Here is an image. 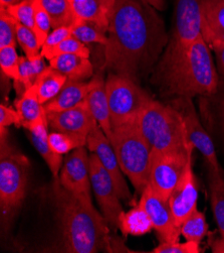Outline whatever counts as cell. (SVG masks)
Returning a JSON list of instances; mask_svg holds the SVG:
<instances>
[{
  "label": "cell",
  "mask_w": 224,
  "mask_h": 253,
  "mask_svg": "<svg viewBox=\"0 0 224 253\" xmlns=\"http://www.w3.org/2000/svg\"><path fill=\"white\" fill-rule=\"evenodd\" d=\"M103 69L139 84L167 46L163 19L146 0H116Z\"/></svg>",
  "instance_id": "6da1fadb"
},
{
  "label": "cell",
  "mask_w": 224,
  "mask_h": 253,
  "mask_svg": "<svg viewBox=\"0 0 224 253\" xmlns=\"http://www.w3.org/2000/svg\"><path fill=\"white\" fill-rule=\"evenodd\" d=\"M153 81L167 96L193 98L215 93L218 74L203 37L184 48H166Z\"/></svg>",
  "instance_id": "7a4b0ae2"
},
{
  "label": "cell",
  "mask_w": 224,
  "mask_h": 253,
  "mask_svg": "<svg viewBox=\"0 0 224 253\" xmlns=\"http://www.w3.org/2000/svg\"><path fill=\"white\" fill-rule=\"evenodd\" d=\"M51 195L60 225L63 252H113L109 223L93 203L65 190L59 178H55Z\"/></svg>",
  "instance_id": "3957f363"
},
{
  "label": "cell",
  "mask_w": 224,
  "mask_h": 253,
  "mask_svg": "<svg viewBox=\"0 0 224 253\" xmlns=\"http://www.w3.org/2000/svg\"><path fill=\"white\" fill-rule=\"evenodd\" d=\"M137 122L153 153L194 148L188 140L182 114L173 105L153 99L139 114Z\"/></svg>",
  "instance_id": "277c9868"
},
{
  "label": "cell",
  "mask_w": 224,
  "mask_h": 253,
  "mask_svg": "<svg viewBox=\"0 0 224 253\" xmlns=\"http://www.w3.org/2000/svg\"><path fill=\"white\" fill-rule=\"evenodd\" d=\"M7 127H0V214L3 227H8L26 198L30 161L8 141Z\"/></svg>",
  "instance_id": "5b68a950"
},
{
  "label": "cell",
  "mask_w": 224,
  "mask_h": 253,
  "mask_svg": "<svg viewBox=\"0 0 224 253\" xmlns=\"http://www.w3.org/2000/svg\"><path fill=\"white\" fill-rule=\"evenodd\" d=\"M110 141L123 173L142 194L149 184L152 148L140 130L137 119L113 127Z\"/></svg>",
  "instance_id": "8992f818"
},
{
  "label": "cell",
  "mask_w": 224,
  "mask_h": 253,
  "mask_svg": "<svg viewBox=\"0 0 224 253\" xmlns=\"http://www.w3.org/2000/svg\"><path fill=\"white\" fill-rule=\"evenodd\" d=\"M112 128L138 118L153 98L135 81L110 73L106 81Z\"/></svg>",
  "instance_id": "52a82bcc"
},
{
  "label": "cell",
  "mask_w": 224,
  "mask_h": 253,
  "mask_svg": "<svg viewBox=\"0 0 224 253\" xmlns=\"http://www.w3.org/2000/svg\"><path fill=\"white\" fill-rule=\"evenodd\" d=\"M192 149L169 153H153L151 156L149 184L162 199H169L187 168L192 162Z\"/></svg>",
  "instance_id": "ba28073f"
},
{
  "label": "cell",
  "mask_w": 224,
  "mask_h": 253,
  "mask_svg": "<svg viewBox=\"0 0 224 253\" xmlns=\"http://www.w3.org/2000/svg\"><path fill=\"white\" fill-rule=\"evenodd\" d=\"M90 175L92 188L102 214L109 223L110 228L118 229L119 217L124 212L120 197L109 172L99 163L97 157L90 155Z\"/></svg>",
  "instance_id": "9c48e42d"
},
{
  "label": "cell",
  "mask_w": 224,
  "mask_h": 253,
  "mask_svg": "<svg viewBox=\"0 0 224 253\" xmlns=\"http://www.w3.org/2000/svg\"><path fill=\"white\" fill-rule=\"evenodd\" d=\"M202 36V0H176L175 23L166 48H184Z\"/></svg>",
  "instance_id": "30bf717a"
},
{
  "label": "cell",
  "mask_w": 224,
  "mask_h": 253,
  "mask_svg": "<svg viewBox=\"0 0 224 253\" xmlns=\"http://www.w3.org/2000/svg\"><path fill=\"white\" fill-rule=\"evenodd\" d=\"M87 146H82L67 154L60 175L62 186L72 195L88 203H93L91 197L90 156Z\"/></svg>",
  "instance_id": "8fae6325"
},
{
  "label": "cell",
  "mask_w": 224,
  "mask_h": 253,
  "mask_svg": "<svg viewBox=\"0 0 224 253\" xmlns=\"http://www.w3.org/2000/svg\"><path fill=\"white\" fill-rule=\"evenodd\" d=\"M87 148L97 157L99 163L102 164V166L111 175L120 199L131 201L132 195L127 182L124 179L123 171L115 150L110 139L104 133L102 128L99 127L97 122L93 126L92 130L87 137Z\"/></svg>",
  "instance_id": "7c38bea8"
},
{
  "label": "cell",
  "mask_w": 224,
  "mask_h": 253,
  "mask_svg": "<svg viewBox=\"0 0 224 253\" xmlns=\"http://www.w3.org/2000/svg\"><path fill=\"white\" fill-rule=\"evenodd\" d=\"M173 106L176 107L182 114L188 140L194 148L198 149L202 154L208 164L209 169L222 172L218 163L215 146L199 120L191 98H177L173 102Z\"/></svg>",
  "instance_id": "4fadbf2b"
},
{
  "label": "cell",
  "mask_w": 224,
  "mask_h": 253,
  "mask_svg": "<svg viewBox=\"0 0 224 253\" xmlns=\"http://www.w3.org/2000/svg\"><path fill=\"white\" fill-rule=\"evenodd\" d=\"M139 204L150 217L153 229L156 230L161 242H176L179 240L181 229L172 214L169 202L158 196L150 186L141 194Z\"/></svg>",
  "instance_id": "5bb4252c"
},
{
  "label": "cell",
  "mask_w": 224,
  "mask_h": 253,
  "mask_svg": "<svg viewBox=\"0 0 224 253\" xmlns=\"http://www.w3.org/2000/svg\"><path fill=\"white\" fill-rule=\"evenodd\" d=\"M197 201L198 187L191 162L168 199L174 219L180 229L183 222L197 209Z\"/></svg>",
  "instance_id": "9a60e30c"
},
{
  "label": "cell",
  "mask_w": 224,
  "mask_h": 253,
  "mask_svg": "<svg viewBox=\"0 0 224 253\" xmlns=\"http://www.w3.org/2000/svg\"><path fill=\"white\" fill-rule=\"evenodd\" d=\"M48 126L60 132L80 134L88 137L93 126L96 123L87 102L82 105L61 112L46 111Z\"/></svg>",
  "instance_id": "2e32d148"
},
{
  "label": "cell",
  "mask_w": 224,
  "mask_h": 253,
  "mask_svg": "<svg viewBox=\"0 0 224 253\" xmlns=\"http://www.w3.org/2000/svg\"><path fill=\"white\" fill-rule=\"evenodd\" d=\"M92 81V89L87 97V105L94 118L102 128L104 133L110 137L113 133L109 101L106 92V82L102 74L97 73Z\"/></svg>",
  "instance_id": "e0dca14e"
},
{
  "label": "cell",
  "mask_w": 224,
  "mask_h": 253,
  "mask_svg": "<svg viewBox=\"0 0 224 253\" xmlns=\"http://www.w3.org/2000/svg\"><path fill=\"white\" fill-rule=\"evenodd\" d=\"M14 105L20 116L21 126L27 130L32 131L42 124H48L44 105L39 102L33 86L24 91Z\"/></svg>",
  "instance_id": "ac0fdd59"
},
{
  "label": "cell",
  "mask_w": 224,
  "mask_h": 253,
  "mask_svg": "<svg viewBox=\"0 0 224 253\" xmlns=\"http://www.w3.org/2000/svg\"><path fill=\"white\" fill-rule=\"evenodd\" d=\"M91 89L92 81L67 80L61 92L44 104V109L48 112H61L78 107L86 102Z\"/></svg>",
  "instance_id": "d6986e66"
},
{
  "label": "cell",
  "mask_w": 224,
  "mask_h": 253,
  "mask_svg": "<svg viewBox=\"0 0 224 253\" xmlns=\"http://www.w3.org/2000/svg\"><path fill=\"white\" fill-rule=\"evenodd\" d=\"M202 36L209 46L224 41V0H202Z\"/></svg>",
  "instance_id": "ffe728a7"
},
{
  "label": "cell",
  "mask_w": 224,
  "mask_h": 253,
  "mask_svg": "<svg viewBox=\"0 0 224 253\" xmlns=\"http://www.w3.org/2000/svg\"><path fill=\"white\" fill-rule=\"evenodd\" d=\"M49 66L71 81H86L94 76V67L90 59L78 55L57 56L49 61Z\"/></svg>",
  "instance_id": "44dd1931"
},
{
  "label": "cell",
  "mask_w": 224,
  "mask_h": 253,
  "mask_svg": "<svg viewBox=\"0 0 224 253\" xmlns=\"http://www.w3.org/2000/svg\"><path fill=\"white\" fill-rule=\"evenodd\" d=\"M118 229L123 235L141 236L153 229L152 221L146 210L138 203L130 211H124L119 217Z\"/></svg>",
  "instance_id": "7402d4cb"
},
{
  "label": "cell",
  "mask_w": 224,
  "mask_h": 253,
  "mask_svg": "<svg viewBox=\"0 0 224 253\" xmlns=\"http://www.w3.org/2000/svg\"><path fill=\"white\" fill-rule=\"evenodd\" d=\"M48 124H42L32 131H30V139L34 148L51 169L54 178H59L63 167V156L57 154L48 142Z\"/></svg>",
  "instance_id": "603a6c76"
},
{
  "label": "cell",
  "mask_w": 224,
  "mask_h": 253,
  "mask_svg": "<svg viewBox=\"0 0 224 253\" xmlns=\"http://www.w3.org/2000/svg\"><path fill=\"white\" fill-rule=\"evenodd\" d=\"M66 81L67 78L64 74L51 66L46 67L33 84L39 102L44 105L53 100L64 88Z\"/></svg>",
  "instance_id": "cb8c5ba5"
},
{
  "label": "cell",
  "mask_w": 224,
  "mask_h": 253,
  "mask_svg": "<svg viewBox=\"0 0 224 253\" xmlns=\"http://www.w3.org/2000/svg\"><path fill=\"white\" fill-rule=\"evenodd\" d=\"M71 5L77 18L93 22L108 33L110 14L101 0H71Z\"/></svg>",
  "instance_id": "d4e9b609"
},
{
  "label": "cell",
  "mask_w": 224,
  "mask_h": 253,
  "mask_svg": "<svg viewBox=\"0 0 224 253\" xmlns=\"http://www.w3.org/2000/svg\"><path fill=\"white\" fill-rule=\"evenodd\" d=\"M209 192L213 216L217 223L220 238L224 242V179L222 172L209 169Z\"/></svg>",
  "instance_id": "484cf974"
},
{
  "label": "cell",
  "mask_w": 224,
  "mask_h": 253,
  "mask_svg": "<svg viewBox=\"0 0 224 253\" xmlns=\"http://www.w3.org/2000/svg\"><path fill=\"white\" fill-rule=\"evenodd\" d=\"M52 19L53 28L70 27L76 21L70 0H38Z\"/></svg>",
  "instance_id": "4316f807"
},
{
  "label": "cell",
  "mask_w": 224,
  "mask_h": 253,
  "mask_svg": "<svg viewBox=\"0 0 224 253\" xmlns=\"http://www.w3.org/2000/svg\"><path fill=\"white\" fill-rule=\"evenodd\" d=\"M71 34L74 38H77L82 42L88 43H98L106 46L108 44L109 39L101 29L93 22L86 21L77 18L70 25Z\"/></svg>",
  "instance_id": "83f0119b"
},
{
  "label": "cell",
  "mask_w": 224,
  "mask_h": 253,
  "mask_svg": "<svg viewBox=\"0 0 224 253\" xmlns=\"http://www.w3.org/2000/svg\"><path fill=\"white\" fill-rule=\"evenodd\" d=\"M46 68L42 55H38L33 59L28 57L19 58V75L20 80L16 84H19L24 91L30 89L35 83L38 75Z\"/></svg>",
  "instance_id": "f1b7e54d"
},
{
  "label": "cell",
  "mask_w": 224,
  "mask_h": 253,
  "mask_svg": "<svg viewBox=\"0 0 224 253\" xmlns=\"http://www.w3.org/2000/svg\"><path fill=\"white\" fill-rule=\"evenodd\" d=\"M48 142L57 154L64 156L82 146H87V137L67 132L55 131L48 134Z\"/></svg>",
  "instance_id": "f546056e"
},
{
  "label": "cell",
  "mask_w": 224,
  "mask_h": 253,
  "mask_svg": "<svg viewBox=\"0 0 224 253\" xmlns=\"http://www.w3.org/2000/svg\"><path fill=\"white\" fill-rule=\"evenodd\" d=\"M208 224L202 212L196 209L182 224L181 234L186 241H193L200 243L207 235Z\"/></svg>",
  "instance_id": "4dcf8cb0"
},
{
  "label": "cell",
  "mask_w": 224,
  "mask_h": 253,
  "mask_svg": "<svg viewBox=\"0 0 224 253\" xmlns=\"http://www.w3.org/2000/svg\"><path fill=\"white\" fill-rule=\"evenodd\" d=\"M61 55H78L90 59V49L86 43L82 42L73 36H70L62 42L58 46L49 50L47 54L43 56V58L51 61L55 57Z\"/></svg>",
  "instance_id": "1f68e13d"
},
{
  "label": "cell",
  "mask_w": 224,
  "mask_h": 253,
  "mask_svg": "<svg viewBox=\"0 0 224 253\" xmlns=\"http://www.w3.org/2000/svg\"><path fill=\"white\" fill-rule=\"evenodd\" d=\"M19 58L15 45L0 47V67L6 77L19 82Z\"/></svg>",
  "instance_id": "d6a6232c"
},
{
  "label": "cell",
  "mask_w": 224,
  "mask_h": 253,
  "mask_svg": "<svg viewBox=\"0 0 224 253\" xmlns=\"http://www.w3.org/2000/svg\"><path fill=\"white\" fill-rule=\"evenodd\" d=\"M16 37L18 43L23 49L24 54H26V57L29 59H33L40 55L39 49H41V46L38 43L33 30L16 22Z\"/></svg>",
  "instance_id": "836d02e7"
},
{
  "label": "cell",
  "mask_w": 224,
  "mask_h": 253,
  "mask_svg": "<svg viewBox=\"0 0 224 253\" xmlns=\"http://www.w3.org/2000/svg\"><path fill=\"white\" fill-rule=\"evenodd\" d=\"M34 1L35 0H22V1L8 6L5 10L13 19L22 25L34 29ZM4 9V8H0ZM34 32V31H33Z\"/></svg>",
  "instance_id": "e575fe53"
},
{
  "label": "cell",
  "mask_w": 224,
  "mask_h": 253,
  "mask_svg": "<svg viewBox=\"0 0 224 253\" xmlns=\"http://www.w3.org/2000/svg\"><path fill=\"white\" fill-rule=\"evenodd\" d=\"M53 28L52 19L49 17L46 10L40 4L38 0L34 1V33L36 35L38 43L40 46L43 45L44 42L46 41L49 30Z\"/></svg>",
  "instance_id": "d590c367"
},
{
  "label": "cell",
  "mask_w": 224,
  "mask_h": 253,
  "mask_svg": "<svg viewBox=\"0 0 224 253\" xmlns=\"http://www.w3.org/2000/svg\"><path fill=\"white\" fill-rule=\"evenodd\" d=\"M16 42V21L5 9H0V47L15 45Z\"/></svg>",
  "instance_id": "8d00e7d4"
},
{
  "label": "cell",
  "mask_w": 224,
  "mask_h": 253,
  "mask_svg": "<svg viewBox=\"0 0 224 253\" xmlns=\"http://www.w3.org/2000/svg\"><path fill=\"white\" fill-rule=\"evenodd\" d=\"M153 253H199L200 247L199 243L186 241L185 243L176 242H161L152 250Z\"/></svg>",
  "instance_id": "74e56055"
},
{
  "label": "cell",
  "mask_w": 224,
  "mask_h": 253,
  "mask_svg": "<svg viewBox=\"0 0 224 253\" xmlns=\"http://www.w3.org/2000/svg\"><path fill=\"white\" fill-rule=\"evenodd\" d=\"M72 36L70 27H61L54 30L53 33L48 35L46 41L44 42L43 45L41 46L40 54L42 57L47 54L49 50H52L56 46H58L62 42H64L65 39Z\"/></svg>",
  "instance_id": "f35d334b"
},
{
  "label": "cell",
  "mask_w": 224,
  "mask_h": 253,
  "mask_svg": "<svg viewBox=\"0 0 224 253\" xmlns=\"http://www.w3.org/2000/svg\"><path fill=\"white\" fill-rule=\"evenodd\" d=\"M10 125H15L20 127L21 121L17 110L1 104L0 106V127H8Z\"/></svg>",
  "instance_id": "ab89813d"
},
{
  "label": "cell",
  "mask_w": 224,
  "mask_h": 253,
  "mask_svg": "<svg viewBox=\"0 0 224 253\" xmlns=\"http://www.w3.org/2000/svg\"><path fill=\"white\" fill-rule=\"evenodd\" d=\"M210 47L214 49V52L216 54L219 71L224 76V41L216 42V43L212 44Z\"/></svg>",
  "instance_id": "60d3db41"
},
{
  "label": "cell",
  "mask_w": 224,
  "mask_h": 253,
  "mask_svg": "<svg viewBox=\"0 0 224 253\" xmlns=\"http://www.w3.org/2000/svg\"><path fill=\"white\" fill-rule=\"evenodd\" d=\"M146 1L157 10H164L166 6V0H146Z\"/></svg>",
  "instance_id": "b9f144b4"
},
{
  "label": "cell",
  "mask_w": 224,
  "mask_h": 253,
  "mask_svg": "<svg viewBox=\"0 0 224 253\" xmlns=\"http://www.w3.org/2000/svg\"><path fill=\"white\" fill-rule=\"evenodd\" d=\"M22 1V0H0V8H7L10 5H13L15 3H18Z\"/></svg>",
  "instance_id": "7bdbcfd3"
},
{
  "label": "cell",
  "mask_w": 224,
  "mask_h": 253,
  "mask_svg": "<svg viewBox=\"0 0 224 253\" xmlns=\"http://www.w3.org/2000/svg\"><path fill=\"white\" fill-rule=\"evenodd\" d=\"M101 1L103 2L105 8L107 9V11L109 12V14H111V11L116 3V0H101Z\"/></svg>",
  "instance_id": "ee69618b"
},
{
  "label": "cell",
  "mask_w": 224,
  "mask_h": 253,
  "mask_svg": "<svg viewBox=\"0 0 224 253\" xmlns=\"http://www.w3.org/2000/svg\"><path fill=\"white\" fill-rule=\"evenodd\" d=\"M222 124H223V132H224V103H223V108H222Z\"/></svg>",
  "instance_id": "f6af8a7d"
}]
</instances>
